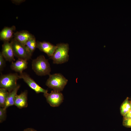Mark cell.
I'll return each mask as SVG.
<instances>
[{"label":"cell","mask_w":131,"mask_h":131,"mask_svg":"<svg viewBox=\"0 0 131 131\" xmlns=\"http://www.w3.org/2000/svg\"><path fill=\"white\" fill-rule=\"evenodd\" d=\"M25 46L29 52L32 55L33 53L37 48V42L35 37L28 41L26 43Z\"/></svg>","instance_id":"obj_16"},{"label":"cell","mask_w":131,"mask_h":131,"mask_svg":"<svg viewBox=\"0 0 131 131\" xmlns=\"http://www.w3.org/2000/svg\"><path fill=\"white\" fill-rule=\"evenodd\" d=\"M44 96L46 98L47 102L53 107L59 106L63 102L64 96L60 92L54 90L49 93H44Z\"/></svg>","instance_id":"obj_6"},{"label":"cell","mask_w":131,"mask_h":131,"mask_svg":"<svg viewBox=\"0 0 131 131\" xmlns=\"http://www.w3.org/2000/svg\"><path fill=\"white\" fill-rule=\"evenodd\" d=\"M57 48L53 55L50 57L53 63L62 64L68 61L69 59L68 52L69 45L67 43H60L57 44Z\"/></svg>","instance_id":"obj_2"},{"label":"cell","mask_w":131,"mask_h":131,"mask_svg":"<svg viewBox=\"0 0 131 131\" xmlns=\"http://www.w3.org/2000/svg\"><path fill=\"white\" fill-rule=\"evenodd\" d=\"M9 93L6 89L3 88H0V107L2 108L5 107Z\"/></svg>","instance_id":"obj_17"},{"label":"cell","mask_w":131,"mask_h":131,"mask_svg":"<svg viewBox=\"0 0 131 131\" xmlns=\"http://www.w3.org/2000/svg\"><path fill=\"white\" fill-rule=\"evenodd\" d=\"M15 56L18 59L28 60L31 59L32 55L27 50L25 46L19 42L14 38L10 42Z\"/></svg>","instance_id":"obj_5"},{"label":"cell","mask_w":131,"mask_h":131,"mask_svg":"<svg viewBox=\"0 0 131 131\" xmlns=\"http://www.w3.org/2000/svg\"><path fill=\"white\" fill-rule=\"evenodd\" d=\"M19 75L20 79H22L28 86L36 93H48V90L40 86L26 73L23 72L20 73Z\"/></svg>","instance_id":"obj_7"},{"label":"cell","mask_w":131,"mask_h":131,"mask_svg":"<svg viewBox=\"0 0 131 131\" xmlns=\"http://www.w3.org/2000/svg\"><path fill=\"white\" fill-rule=\"evenodd\" d=\"M131 110V104L127 97L122 104L120 108L121 114L123 116Z\"/></svg>","instance_id":"obj_15"},{"label":"cell","mask_w":131,"mask_h":131,"mask_svg":"<svg viewBox=\"0 0 131 131\" xmlns=\"http://www.w3.org/2000/svg\"><path fill=\"white\" fill-rule=\"evenodd\" d=\"M16 29L15 26L5 27L0 32V39L4 42L9 41L14 37V31Z\"/></svg>","instance_id":"obj_11"},{"label":"cell","mask_w":131,"mask_h":131,"mask_svg":"<svg viewBox=\"0 0 131 131\" xmlns=\"http://www.w3.org/2000/svg\"><path fill=\"white\" fill-rule=\"evenodd\" d=\"M20 87V85L18 84L16 88L9 93L4 107L5 108L7 109L8 107L14 105L15 98Z\"/></svg>","instance_id":"obj_14"},{"label":"cell","mask_w":131,"mask_h":131,"mask_svg":"<svg viewBox=\"0 0 131 131\" xmlns=\"http://www.w3.org/2000/svg\"><path fill=\"white\" fill-rule=\"evenodd\" d=\"M27 95L28 91L27 90L19 95L17 94L15 99L14 105L19 109L27 107L28 105Z\"/></svg>","instance_id":"obj_10"},{"label":"cell","mask_w":131,"mask_h":131,"mask_svg":"<svg viewBox=\"0 0 131 131\" xmlns=\"http://www.w3.org/2000/svg\"><path fill=\"white\" fill-rule=\"evenodd\" d=\"M6 109L4 108H0V123H1L5 121L7 117Z\"/></svg>","instance_id":"obj_18"},{"label":"cell","mask_w":131,"mask_h":131,"mask_svg":"<svg viewBox=\"0 0 131 131\" xmlns=\"http://www.w3.org/2000/svg\"><path fill=\"white\" fill-rule=\"evenodd\" d=\"M68 81L62 74L56 73L49 75L46 85L53 90L60 92L63 90Z\"/></svg>","instance_id":"obj_3"},{"label":"cell","mask_w":131,"mask_h":131,"mask_svg":"<svg viewBox=\"0 0 131 131\" xmlns=\"http://www.w3.org/2000/svg\"><path fill=\"white\" fill-rule=\"evenodd\" d=\"M27 61L18 59L15 62H12L10 68L16 72H19V73H22L23 71L27 67L28 63Z\"/></svg>","instance_id":"obj_13"},{"label":"cell","mask_w":131,"mask_h":131,"mask_svg":"<svg viewBox=\"0 0 131 131\" xmlns=\"http://www.w3.org/2000/svg\"><path fill=\"white\" fill-rule=\"evenodd\" d=\"M12 2L16 5H19L25 1V0H11Z\"/></svg>","instance_id":"obj_21"},{"label":"cell","mask_w":131,"mask_h":131,"mask_svg":"<svg viewBox=\"0 0 131 131\" xmlns=\"http://www.w3.org/2000/svg\"><path fill=\"white\" fill-rule=\"evenodd\" d=\"M130 102H131V101Z\"/></svg>","instance_id":"obj_24"},{"label":"cell","mask_w":131,"mask_h":131,"mask_svg":"<svg viewBox=\"0 0 131 131\" xmlns=\"http://www.w3.org/2000/svg\"><path fill=\"white\" fill-rule=\"evenodd\" d=\"M33 70L36 75L39 76L49 75L51 71L50 65L48 60L44 56L40 55L32 60Z\"/></svg>","instance_id":"obj_1"},{"label":"cell","mask_w":131,"mask_h":131,"mask_svg":"<svg viewBox=\"0 0 131 131\" xmlns=\"http://www.w3.org/2000/svg\"><path fill=\"white\" fill-rule=\"evenodd\" d=\"M1 52H0V70H2L5 65V61Z\"/></svg>","instance_id":"obj_20"},{"label":"cell","mask_w":131,"mask_h":131,"mask_svg":"<svg viewBox=\"0 0 131 131\" xmlns=\"http://www.w3.org/2000/svg\"><path fill=\"white\" fill-rule=\"evenodd\" d=\"M34 37V36L26 30L17 31L14 34V38L25 45L28 41Z\"/></svg>","instance_id":"obj_12"},{"label":"cell","mask_w":131,"mask_h":131,"mask_svg":"<svg viewBox=\"0 0 131 131\" xmlns=\"http://www.w3.org/2000/svg\"><path fill=\"white\" fill-rule=\"evenodd\" d=\"M23 131H37L36 130L32 128H28L24 130Z\"/></svg>","instance_id":"obj_23"},{"label":"cell","mask_w":131,"mask_h":131,"mask_svg":"<svg viewBox=\"0 0 131 131\" xmlns=\"http://www.w3.org/2000/svg\"><path fill=\"white\" fill-rule=\"evenodd\" d=\"M123 116V119L131 118V110Z\"/></svg>","instance_id":"obj_22"},{"label":"cell","mask_w":131,"mask_h":131,"mask_svg":"<svg viewBox=\"0 0 131 131\" xmlns=\"http://www.w3.org/2000/svg\"><path fill=\"white\" fill-rule=\"evenodd\" d=\"M1 53L5 60L9 62L15 60L14 55L10 42H4L2 45Z\"/></svg>","instance_id":"obj_9"},{"label":"cell","mask_w":131,"mask_h":131,"mask_svg":"<svg viewBox=\"0 0 131 131\" xmlns=\"http://www.w3.org/2000/svg\"><path fill=\"white\" fill-rule=\"evenodd\" d=\"M37 48L50 57L53 55L57 48V46L48 42L37 41Z\"/></svg>","instance_id":"obj_8"},{"label":"cell","mask_w":131,"mask_h":131,"mask_svg":"<svg viewBox=\"0 0 131 131\" xmlns=\"http://www.w3.org/2000/svg\"><path fill=\"white\" fill-rule=\"evenodd\" d=\"M20 79L17 73L1 74L0 77V87L7 90L9 92L17 86V80Z\"/></svg>","instance_id":"obj_4"},{"label":"cell","mask_w":131,"mask_h":131,"mask_svg":"<svg viewBox=\"0 0 131 131\" xmlns=\"http://www.w3.org/2000/svg\"><path fill=\"white\" fill-rule=\"evenodd\" d=\"M123 125L126 127L131 128V118L123 119Z\"/></svg>","instance_id":"obj_19"}]
</instances>
